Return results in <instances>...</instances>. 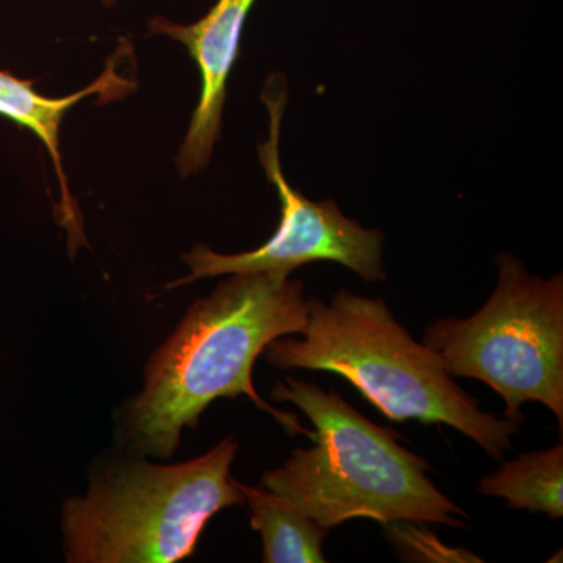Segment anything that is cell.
<instances>
[{
	"instance_id": "3",
	"label": "cell",
	"mask_w": 563,
	"mask_h": 563,
	"mask_svg": "<svg viewBox=\"0 0 563 563\" xmlns=\"http://www.w3.org/2000/svg\"><path fill=\"white\" fill-rule=\"evenodd\" d=\"M285 383L276 384L272 398L307 415L314 444L265 473L263 490L287 499L325 531L358 518L384 526H465L461 518L468 515L426 477L429 463L401 446L391 429L366 420L336 391L295 377Z\"/></svg>"
},
{
	"instance_id": "8",
	"label": "cell",
	"mask_w": 563,
	"mask_h": 563,
	"mask_svg": "<svg viewBox=\"0 0 563 563\" xmlns=\"http://www.w3.org/2000/svg\"><path fill=\"white\" fill-rule=\"evenodd\" d=\"M118 85H129L122 77L111 74V69L99 77L90 87L66 96V98H47L33 87V80L20 79L9 70H0V117L16 122L22 128L29 129L43 141L49 151L60 184L63 213L65 225L69 232V243L74 233L77 240H81L79 217L76 213L73 198L68 188L66 174L63 172L60 154V128L66 113L85 98L103 92H118Z\"/></svg>"
},
{
	"instance_id": "9",
	"label": "cell",
	"mask_w": 563,
	"mask_h": 563,
	"mask_svg": "<svg viewBox=\"0 0 563 563\" xmlns=\"http://www.w3.org/2000/svg\"><path fill=\"white\" fill-rule=\"evenodd\" d=\"M250 506L251 526L261 532L265 563H324L325 531L280 496L240 483Z\"/></svg>"
},
{
	"instance_id": "11",
	"label": "cell",
	"mask_w": 563,
	"mask_h": 563,
	"mask_svg": "<svg viewBox=\"0 0 563 563\" xmlns=\"http://www.w3.org/2000/svg\"><path fill=\"white\" fill-rule=\"evenodd\" d=\"M385 528L396 550L409 561L481 562V559L466 551L444 547L431 532L413 528L407 525V521H396V523L385 525Z\"/></svg>"
},
{
	"instance_id": "12",
	"label": "cell",
	"mask_w": 563,
	"mask_h": 563,
	"mask_svg": "<svg viewBox=\"0 0 563 563\" xmlns=\"http://www.w3.org/2000/svg\"><path fill=\"white\" fill-rule=\"evenodd\" d=\"M103 7H111L118 2V0H101Z\"/></svg>"
},
{
	"instance_id": "5",
	"label": "cell",
	"mask_w": 563,
	"mask_h": 563,
	"mask_svg": "<svg viewBox=\"0 0 563 563\" xmlns=\"http://www.w3.org/2000/svg\"><path fill=\"white\" fill-rule=\"evenodd\" d=\"M499 279L470 318L428 325L424 343L451 376L487 384L506 404L504 417L523 421L525 402H542L563 426V277L531 276L515 255L495 258Z\"/></svg>"
},
{
	"instance_id": "1",
	"label": "cell",
	"mask_w": 563,
	"mask_h": 563,
	"mask_svg": "<svg viewBox=\"0 0 563 563\" xmlns=\"http://www.w3.org/2000/svg\"><path fill=\"white\" fill-rule=\"evenodd\" d=\"M199 298L155 351L144 387L117 412L121 453L169 461L181 432L195 429L211 402L246 396L290 433L306 431L292 413L273 409L252 383L254 363L280 336L301 335L309 320L302 280L280 273L228 274Z\"/></svg>"
},
{
	"instance_id": "7",
	"label": "cell",
	"mask_w": 563,
	"mask_h": 563,
	"mask_svg": "<svg viewBox=\"0 0 563 563\" xmlns=\"http://www.w3.org/2000/svg\"><path fill=\"white\" fill-rule=\"evenodd\" d=\"M254 3L255 0H217L209 13L195 24H177L154 16L147 25L152 33L184 44L201 73V96L177 154V169L184 179L210 165L214 144L221 136L228 80L239 58L244 24Z\"/></svg>"
},
{
	"instance_id": "2",
	"label": "cell",
	"mask_w": 563,
	"mask_h": 563,
	"mask_svg": "<svg viewBox=\"0 0 563 563\" xmlns=\"http://www.w3.org/2000/svg\"><path fill=\"white\" fill-rule=\"evenodd\" d=\"M302 339L280 336L263 351L279 369L339 374L387 420L446 424L495 459L512 448L523 421L484 412L454 383L442 358L399 324L380 298L340 290L309 299Z\"/></svg>"
},
{
	"instance_id": "6",
	"label": "cell",
	"mask_w": 563,
	"mask_h": 563,
	"mask_svg": "<svg viewBox=\"0 0 563 563\" xmlns=\"http://www.w3.org/2000/svg\"><path fill=\"white\" fill-rule=\"evenodd\" d=\"M262 101L268 109L269 133L265 143L258 146V158L280 201L276 232L257 250L240 254H220L206 244H198L181 255L190 273L163 288L173 290L228 274L280 273L291 276L299 266L318 261L340 263L365 282L387 279L383 232L362 228L357 221L344 217L335 201H310L285 179L279 155L282 120L288 101L284 76L273 74L268 77Z\"/></svg>"
},
{
	"instance_id": "4",
	"label": "cell",
	"mask_w": 563,
	"mask_h": 563,
	"mask_svg": "<svg viewBox=\"0 0 563 563\" xmlns=\"http://www.w3.org/2000/svg\"><path fill=\"white\" fill-rule=\"evenodd\" d=\"M239 443L176 465L118 453L96 463L88 490L63 504L69 563H174L195 554L207 523L244 504L231 476Z\"/></svg>"
},
{
	"instance_id": "10",
	"label": "cell",
	"mask_w": 563,
	"mask_h": 563,
	"mask_svg": "<svg viewBox=\"0 0 563 563\" xmlns=\"http://www.w3.org/2000/svg\"><path fill=\"white\" fill-rule=\"evenodd\" d=\"M477 488L483 495L506 499L512 509L547 514L553 520L562 518L563 444L503 463Z\"/></svg>"
}]
</instances>
